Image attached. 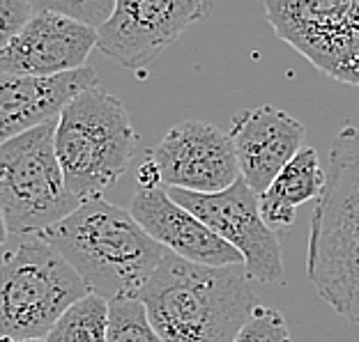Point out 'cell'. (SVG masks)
Instances as JSON below:
<instances>
[{
	"label": "cell",
	"instance_id": "9",
	"mask_svg": "<svg viewBox=\"0 0 359 342\" xmlns=\"http://www.w3.org/2000/svg\"><path fill=\"white\" fill-rule=\"evenodd\" d=\"M210 10L203 0H116L113 14L97 28V48L138 71Z\"/></svg>",
	"mask_w": 359,
	"mask_h": 342
},
{
	"label": "cell",
	"instance_id": "18",
	"mask_svg": "<svg viewBox=\"0 0 359 342\" xmlns=\"http://www.w3.org/2000/svg\"><path fill=\"white\" fill-rule=\"evenodd\" d=\"M235 342H292L290 329L281 311L267 306H256L247 324L238 333Z\"/></svg>",
	"mask_w": 359,
	"mask_h": 342
},
{
	"label": "cell",
	"instance_id": "1",
	"mask_svg": "<svg viewBox=\"0 0 359 342\" xmlns=\"http://www.w3.org/2000/svg\"><path fill=\"white\" fill-rule=\"evenodd\" d=\"M138 301L164 342H235L258 306L244 264L203 266L170 253Z\"/></svg>",
	"mask_w": 359,
	"mask_h": 342
},
{
	"label": "cell",
	"instance_id": "10",
	"mask_svg": "<svg viewBox=\"0 0 359 342\" xmlns=\"http://www.w3.org/2000/svg\"><path fill=\"white\" fill-rule=\"evenodd\" d=\"M159 184L187 193H222L240 179L235 150L224 129L203 120H187L148 152Z\"/></svg>",
	"mask_w": 359,
	"mask_h": 342
},
{
	"label": "cell",
	"instance_id": "4",
	"mask_svg": "<svg viewBox=\"0 0 359 342\" xmlns=\"http://www.w3.org/2000/svg\"><path fill=\"white\" fill-rule=\"evenodd\" d=\"M138 136L118 97L95 85L60 111L53 148L65 184L76 200H95L125 175Z\"/></svg>",
	"mask_w": 359,
	"mask_h": 342
},
{
	"label": "cell",
	"instance_id": "8",
	"mask_svg": "<svg viewBox=\"0 0 359 342\" xmlns=\"http://www.w3.org/2000/svg\"><path fill=\"white\" fill-rule=\"evenodd\" d=\"M166 193L180 207L205 223L219 239L238 250L249 278L267 285L281 280V243L276 232L260 216L258 193L251 191L242 177L222 193L203 195L175 189H168Z\"/></svg>",
	"mask_w": 359,
	"mask_h": 342
},
{
	"label": "cell",
	"instance_id": "12",
	"mask_svg": "<svg viewBox=\"0 0 359 342\" xmlns=\"http://www.w3.org/2000/svg\"><path fill=\"white\" fill-rule=\"evenodd\" d=\"M228 136L240 166V177L260 195L304 148L306 127L276 106H258L233 115Z\"/></svg>",
	"mask_w": 359,
	"mask_h": 342
},
{
	"label": "cell",
	"instance_id": "19",
	"mask_svg": "<svg viewBox=\"0 0 359 342\" xmlns=\"http://www.w3.org/2000/svg\"><path fill=\"white\" fill-rule=\"evenodd\" d=\"M48 10L69 16L79 23H86L90 28H100L102 23L113 14L116 3H102V0H42Z\"/></svg>",
	"mask_w": 359,
	"mask_h": 342
},
{
	"label": "cell",
	"instance_id": "22",
	"mask_svg": "<svg viewBox=\"0 0 359 342\" xmlns=\"http://www.w3.org/2000/svg\"><path fill=\"white\" fill-rule=\"evenodd\" d=\"M10 342H46V340H10Z\"/></svg>",
	"mask_w": 359,
	"mask_h": 342
},
{
	"label": "cell",
	"instance_id": "15",
	"mask_svg": "<svg viewBox=\"0 0 359 342\" xmlns=\"http://www.w3.org/2000/svg\"><path fill=\"white\" fill-rule=\"evenodd\" d=\"M325 186V170L313 148H302L265 193L258 195L260 216L272 227H288L297 216V207L318 200Z\"/></svg>",
	"mask_w": 359,
	"mask_h": 342
},
{
	"label": "cell",
	"instance_id": "11",
	"mask_svg": "<svg viewBox=\"0 0 359 342\" xmlns=\"http://www.w3.org/2000/svg\"><path fill=\"white\" fill-rule=\"evenodd\" d=\"M37 12L3 51L0 71L16 76L51 78L83 69L97 46V30L35 0Z\"/></svg>",
	"mask_w": 359,
	"mask_h": 342
},
{
	"label": "cell",
	"instance_id": "5",
	"mask_svg": "<svg viewBox=\"0 0 359 342\" xmlns=\"http://www.w3.org/2000/svg\"><path fill=\"white\" fill-rule=\"evenodd\" d=\"M90 294L79 273L37 234L0 262V342L44 340L69 306Z\"/></svg>",
	"mask_w": 359,
	"mask_h": 342
},
{
	"label": "cell",
	"instance_id": "3",
	"mask_svg": "<svg viewBox=\"0 0 359 342\" xmlns=\"http://www.w3.org/2000/svg\"><path fill=\"white\" fill-rule=\"evenodd\" d=\"M306 278L334 313L359 324V124L334 136L311 216Z\"/></svg>",
	"mask_w": 359,
	"mask_h": 342
},
{
	"label": "cell",
	"instance_id": "6",
	"mask_svg": "<svg viewBox=\"0 0 359 342\" xmlns=\"http://www.w3.org/2000/svg\"><path fill=\"white\" fill-rule=\"evenodd\" d=\"M53 129L48 122L0 145V211L16 237L44 232L81 205L65 184Z\"/></svg>",
	"mask_w": 359,
	"mask_h": 342
},
{
	"label": "cell",
	"instance_id": "14",
	"mask_svg": "<svg viewBox=\"0 0 359 342\" xmlns=\"http://www.w3.org/2000/svg\"><path fill=\"white\" fill-rule=\"evenodd\" d=\"M95 85L100 80L90 67L51 78L0 71V145L55 122L76 94Z\"/></svg>",
	"mask_w": 359,
	"mask_h": 342
},
{
	"label": "cell",
	"instance_id": "21",
	"mask_svg": "<svg viewBox=\"0 0 359 342\" xmlns=\"http://www.w3.org/2000/svg\"><path fill=\"white\" fill-rule=\"evenodd\" d=\"M7 237H10V232H7V225H5V218H3V211H0V246L7 241Z\"/></svg>",
	"mask_w": 359,
	"mask_h": 342
},
{
	"label": "cell",
	"instance_id": "20",
	"mask_svg": "<svg viewBox=\"0 0 359 342\" xmlns=\"http://www.w3.org/2000/svg\"><path fill=\"white\" fill-rule=\"evenodd\" d=\"M35 12V0H0V51L19 35Z\"/></svg>",
	"mask_w": 359,
	"mask_h": 342
},
{
	"label": "cell",
	"instance_id": "2",
	"mask_svg": "<svg viewBox=\"0 0 359 342\" xmlns=\"http://www.w3.org/2000/svg\"><path fill=\"white\" fill-rule=\"evenodd\" d=\"M67 259L90 294L138 299V292L168 255L134 221L129 209L104 198L83 200L60 223L37 234Z\"/></svg>",
	"mask_w": 359,
	"mask_h": 342
},
{
	"label": "cell",
	"instance_id": "17",
	"mask_svg": "<svg viewBox=\"0 0 359 342\" xmlns=\"http://www.w3.org/2000/svg\"><path fill=\"white\" fill-rule=\"evenodd\" d=\"M106 342H164L145 313L138 299H113L109 301V333Z\"/></svg>",
	"mask_w": 359,
	"mask_h": 342
},
{
	"label": "cell",
	"instance_id": "13",
	"mask_svg": "<svg viewBox=\"0 0 359 342\" xmlns=\"http://www.w3.org/2000/svg\"><path fill=\"white\" fill-rule=\"evenodd\" d=\"M129 214L150 239L184 262L203 266L244 264L238 250L219 239L191 211L180 207L161 186L136 189Z\"/></svg>",
	"mask_w": 359,
	"mask_h": 342
},
{
	"label": "cell",
	"instance_id": "16",
	"mask_svg": "<svg viewBox=\"0 0 359 342\" xmlns=\"http://www.w3.org/2000/svg\"><path fill=\"white\" fill-rule=\"evenodd\" d=\"M109 333V301L86 294L69 306L44 338L46 342H106Z\"/></svg>",
	"mask_w": 359,
	"mask_h": 342
},
{
	"label": "cell",
	"instance_id": "7",
	"mask_svg": "<svg viewBox=\"0 0 359 342\" xmlns=\"http://www.w3.org/2000/svg\"><path fill=\"white\" fill-rule=\"evenodd\" d=\"M274 32L323 74L359 87V0L265 3Z\"/></svg>",
	"mask_w": 359,
	"mask_h": 342
}]
</instances>
